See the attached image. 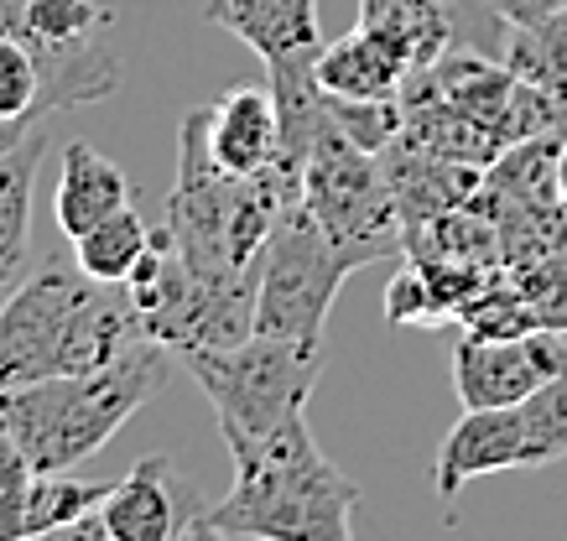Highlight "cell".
I'll return each mask as SVG.
<instances>
[{
  "label": "cell",
  "instance_id": "13",
  "mask_svg": "<svg viewBox=\"0 0 567 541\" xmlns=\"http://www.w3.org/2000/svg\"><path fill=\"white\" fill-rule=\"evenodd\" d=\"M208 152L229 173H266L281 152V121H276L271 89L235 84L208 105Z\"/></svg>",
  "mask_w": 567,
  "mask_h": 541
},
{
  "label": "cell",
  "instance_id": "7",
  "mask_svg": "<svg viewBox=\"0 0 567 541\" xmlns=\"http://www.w3.org/2000/svg\"><path fill=\"white\" fill-rule=\"evenodd\" d=\"M557 458H567V370L526 402L464 412L432 458V489L437 500H458L484 474L547 469Z\"/></svg>",
  "mask_w": 567,
  "mask_h": 541
},
{
  "label": "cell",
  "instance_id": "17",
  "mask_svg": "<svg viewBox=\"0 0 567 541\" xmlns=\"http://www.w3.org/2000/svg\"><path fill=\"white\" fill-rule=\"evenodd\" d=\"M360 27L375 32L412 79L453 48V21H447V0H360Z\"/></svg>",
  "mask_w": 567,
  "mask_h": 541
},
{
  "label": "cell",
  "instance_id": "3",
  "mask_svg": "<svg viewBox=\"0 0 567 541\" xmlns=\"http://www.w3.org/2000/svg\"><path fill=\"white\" fill-rule=\"evenodd\" d=\"M173 365L177 350H167L162 339H141L94 370H73V375H52V381L6 391L0 417L17 433L21 454L32 458L37 474H73L141 406H152L167 391Z\"/></svg>",
  "mask_w": 567,
  "mask_h": 541
},
{
  "label": "cell",
  "instance_id": "20",
  "mask_svg": "<svg viewBox=\"0 0 567 541\" xmlns=\"http://www.w3.org/2000/svg\"><path fill=\"white\" fill-rule=\"evenodd\" d=\"M110 485L100 479H79V474H37L32 495H27V521H21V541L27 537H63L69 526H79L89 510L104 506Z\"/></svg>",
  "mask_w": 567,
  "mask_h": 541
},
{
  "label": "cell",
  "instance_id": "4",
  "mask_svg": "<svg viewBox=\"0 0 567 541\" xmlns=\"http://www.w3.org/2000/svg\"><path fill=\"white\" fill-rule=\"evenodd\" d=\"M516 69L505 58L447 48L401 89V136L458 162H489L516 141Z\"/></svg>",
  "mask_w": 567,
  "mask_h": 541
},
{
  "label": "cell",
  "instance_id": "22",
  "mask_svg": "<svg viewBox=\"0 0 567 541\" xmlns=\"http://www.w3.org/2000/svg\"><path fill=\"white\" fill-rule=\"evenodd\" d=\"M511 281H516V292H520V302H526V313H532L536 329L567 333V245L532 266H516Z\"/></svg>",
  "mask_w": 567,
  "mask_h": 541
},
{
  "label": "cell",
  "instance_id": "24",
  "mask_svg": "<svg viewBox=\"0 0 567 541\" xmlns=\"http://www.w3.org/2000/svg\"><path fill=\"white\" fill-rule=\"evenodd\" d=\"M385 318L391 323H401V329H427V323H447L443 302H437V292H432V281L416 271L412 261L395 271V281L385 287Z\"/></svg>",
  "mask_w": 567,
  "mask_h": 541
},
{
  "label": "cell",
  "instance_id": "1",
  "mask_svg": "<svg viewBox=\"0 0 567 541\" xmlns=\"http://www.w3.org/2000/svg\"><path fill=\"white\" fill-rule=\"evenodd\" d=\"M235 458V485L208 500L198 537H260V541H344L360 485L333 469L308 417H292L256 437H224Z\"/></svg>",
  "mask_w": 567,
  "mask_h": 541
},
{
  "label": "cell",
  "instance_id": "11",
  "mask_svg": "<svg viewBox=\"0 0 567 541\" xmlns=\"http://www.w3.org/2000/svg\"><path fill=\"white\" fill-rule=\"evenodd\" d=\"M380 167H385L391 198H395V209H401L406 225L432 219V214H443V209H464L484 183L480 162L443 157V152L416 146V141H406V136H395L391 146L380 152Z\"/></svg>",
  "mask_w": 567,
  "mask_h": 541
},
{
  "label": "cell",
  "instance_id": "21",
  "mask_svg": "<svg viewBox=\"0 0 567 541\" xmlns=\"http://www.w3.org/2000/svg\"><path fill=\"white\" fill-rule=\"evenodd\" d=\"M115 27V11L100 0H27L21 42L27 48H79Z\"/></svg>",
  "mask_w": 567,
  "mask_h": 541
},
{
  "label": "cell",
  "instance_id": "16",
  "mask_svg": "<svg viewBox=\"0 0 567 541\" xmlns=\"http://www.w3.org/2000/svg\"><path fill=\"white\" fill-rule=\"evenodd\" d=\"M312 79L323 84V94H339V100H401V89H406L401 58L364 27L344 32L339 42H323Z\"/></svg>",
  "mask_w": 567,
  "mask_h": 541
},
{
  "label": "cell",
  "instance_id": "26",
  "mask_svg": "<svg viewBox=\"0 0 567 541\" xmlns=\"http://www.w3.org/2000/svg\"><path fill=\"white\" fill-rule=\"evenodd\" d=\"M21 21H27V0H0V32L21 37Z\"/></svg>",
  "mask_w": 567,
  "mask_h": 541
},
{
  "label": "cell",
  "instance_id": "19",
  "mask_svg": "<svg viewBox=\"0 0 567 541\" xmlns=\"http://www.w3.org/2000/svg\"><path fill=\"white\" fill-rule=\"evenodd\" d=\"M152 250V225L141 219V209H115L110 219H100L94 229H84L79 240H73V261L79 271L104 287H125V281L136 277L141 256Z\"/></svg>",
  "mask_w": 567,
  "mask_h": 541
},
{
  "label": "cell",
  "instance_id": "9",
  "mask_svg": "<svg viewBox=\"0 0 567 541\" xmlns=\"http://www.w3.org/2000/svg\"><path fill=\"white\" fill-rule=\"evenodd\" d=\"M208 500L198 495L193 474L173 454L136 458L131 474H121L100 510H89L63 537H94V541H188L198 537Z\"/></svg>",
  "mask_w": 567,
  "mask_h": 541
},
{
  "label": "cell",
  "instance_id": "25",
  "mask_svg": "<svg viewBox=\"0 0 567 541\" xmlns=\"http://www.w3.org/2000/svg\"><path fill=\"white\" fill-rule=\"evenodd\" d=\"M499 11V21H532V17H542V11H551L557 0H489Z\"/></svg>",
  "mask_w": 567,
  "mask_h": 541
},
{
  "label": "cell",
  "instance_id": "23",
  "mask_svg": "<svg viewBox=\"0 0 567 541\" xmlns=\"http://www.w3.org/2000/svg\"><path fill=\"white\" fill-rule=\"evenodd\" d=\"M32 458L21 454L17 433L0 417V541H21V521H27V495H32Z\"/></svg>",
  "mask_w": 567,
  "mask_h": 541
},
{
  "label": "cell",
  "instance_id": "5",
  "mask_svg": "<svg viewBox=\"0 0 567 541\" xmlns=\"http://www.w3.org/2000/svg\"><path fill=\"white\" fill-rule=\"evenodd\" d=\"M177 360L214 406L219 437H256L302 417L323 375V344L276 333H250L229 350H183Z\"/></svg>",
  "mask_w": 567,
  "mask_h": 541
},
{
  "label": "cell",
  "instance_id": "10",
  "mask_svg": "<svg viewBox=\"0 0 567 541\" xmlns=\"http://www.w3.org/2000/svg\"><path fill=\"white\" fill-rule=\"evenodd\" d=\"M563 370H567V333L532 329V333H511V339L464 333L453 344V391H458L464 412L526 402L532 391H542Z\"/></svg>",
  "mask_w": 567,
  "mask_h": 541
},
{
  "label": "cell",
  "instance_id": "14",
  "mask_svg": "<svg viewBox=\"0 0 567 541\" xmlns=\"http://www.w3.org/2000/svg\"><path fill=\"white\" fill-rule=\"evenodd\" d=\"M48 157V125H32L21 141L0 152V302L21 287L27 250H32V193L37 167Z\"/></svg>",
  "mask_w": 567,
  "mask_h": 541
},
{
  "label": "cell",
  "instance_id": "18",
  "mask_svg": "<svg viewBox=\"0 0 567 541\" xmlns=\"http://www.w3.org/2000/svg\"><path fill=\"white\" fill-rule=\"evenodd\" d=\"M505 63L526 79V84L547 89L567 105V0L532 21H505Z\"/></svg>",
  "mask_w": 567,
  "mask_h": 541
},
{
  "label": "cell",
  "instance_id": "12",
  "mask_svg": "<svg viewBox=\"0 0 567 541\" xmlns=\"http://www.w3.org/2000/svg\"><path fill=\"white\" fill-rule=\"evenodd\" d=\"M204 17L219 32L240 37L245 48L271 69V63H297L318 58V0H208Z\"/></svg>",
  "mask_w": 567,
  "mask_h": 541
},
{
  "label": "cell",
  "instance_id": "8",
  "mask_svg": "<svg viewBox=\"0 0 567 541\" xmlns=\"http://www.w3.org/2000/svg\"><path fill=\"white\" fill-rule=\"evenodd\" d=\"M354 266L333 250L323 225L297 198L292 209L276 219L266 256H260V287H256V333L276 339H312L323 344L328 308Z\"/></svg>",
  "mask_w": 567,
  "mask_h": 541
},
{
  "label": "cell",
  "instance_id": "2",
  "mask_svg": "<svg viewBox=\"0 0 567 541\" xmlns=\"http://www.w3.org/2000/svg\"><path fill=\"white\" fill-rule=\"evenodd\" d=\"M152 339L125 287L84 277L79 261H48L0 302V396L17 385L94 370Z\"/></svg>",
  "mask_w": 567,
  "mask_h": 541
},
{
  "label": "cell",
  "instance_id": "15",
  "mask_svg": "<svg viewBox=\"0 0 567 541\" xmlns=\"http://www.w3.org/2000/svg\"><path fill=\"white\" fill-rule=\"evenodd\" d=\"M131 204V177L121 173V162H110L104 152H94L89 141H69L63 146V177H58V229L79 240L84 229H94L100 219H110L115 209Z\"/></svg>",
  "mask_w": 567,
  "mask_h": 541
},
{
  "label": "cell",
  "instance_id": "27",
  "mask_svg": "<svg viewBox=\"0 0 567 541\" xmlns=\"http://www.w3.org/2000/svg\"><path fill=\"white\" fill-rule=\"evenodd\" d=\"M557 193H563V209H567V136H563V152H557Z\"/></svg>",
  "mask_w": 567,
  "mask_h": 541
},
{
  "label": "cell",
  "instance_id": "6",
  "mask_svg": "<svg viewBox=\"0 0 567 541\" xmlns=\"http://www.w3.org/2000/svg\"><path fill=\"white\" fill-rule=\"evenodd\" d=\"M302 204L354 271L406 256V219L395 209L380 152H364L328 115L302 162Z\"/></svg>",
  "mask_w": 567,
  "mask_h": 541
}]
</instances>
